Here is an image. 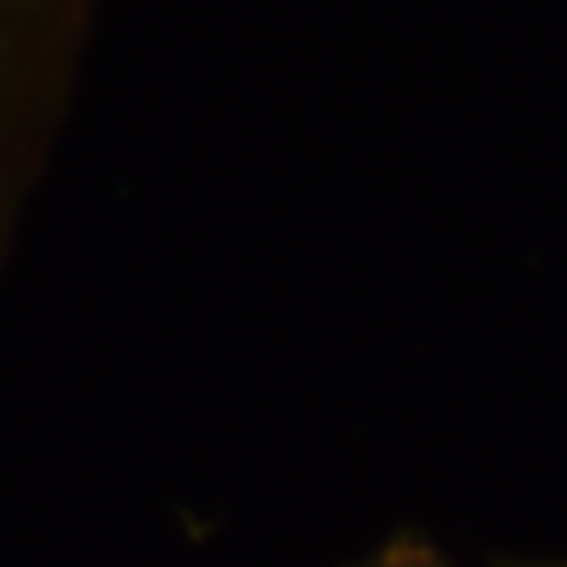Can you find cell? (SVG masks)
<instances>
[{
    "mask_svg": "<svg viewBox=\"0 0 567 567\" xmlns=\"http://www.w3.org/2000/svg\"><path fill=\"white\" fill-rule=\"evenodd\" d=\"M344 567H450V564L433 547L416 543V538H395V543L370 550L365 559H358V564H344Z\"/></svg>",
    "mask_w": 567,
    "mask_h": 567,
    "instance_id": "obj_2",
    "label": "cell"
},
{
    "mask_svg": "<svg viewBox=\"0 0 567 567\" xmlns=\"http://www.w3.org/2000/svg\"><path fill=\"white\" fill-rule=\"evenodd\" d=\"M522 567H567V559H543V564H522Z\"/></svg>",
    "mask_w": 567,
    "mask_h": 567,
    "instance_id": "obj_3",
    "label": "cell"
},
{
    "mask_svg": "<svg viewBox=\"0 0 567 567\" xmlns=\"http://www.w3.org/2000/svg\"><path fill=\"white\" fill-rule=\"evenodd\" d=\"M76 0H0V252L55 105Z\"/></svg>",
    "mask_w": 567,
    "mask_h": 567,
    "instance_id": "obj_1",
    "label": "cell"
}]
</instances>
